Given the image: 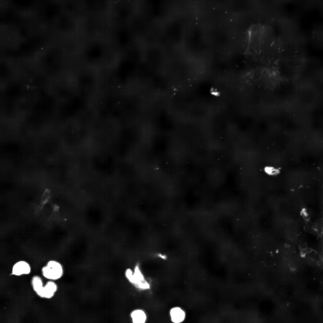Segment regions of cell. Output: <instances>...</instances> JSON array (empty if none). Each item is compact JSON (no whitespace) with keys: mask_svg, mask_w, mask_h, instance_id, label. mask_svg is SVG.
Masks as SVG:
<instances>
[{"mask_svg":"<svg viewBox=\"0 0 323 323\" xmlns=\"http://www.w3.org/2000/svg\"><path fill=\"white\" fill-rule=\"evenodd\" d=\"M266 172L268 174L271 175H275L277 174L279 172L278 170L272 167H268L265 169Z\"/></svg>","mask_w":323,"mask_h":323,"instance_id":"7","label":"cell"},{"mask_svg":"<svg viewBox=\"0 0 323 323\" xmlns=\"http://www.w3.org/2000/svg\"><path fill=\"white\" fill-rule=\"evenodd\" d=\"M43 276L51 280H57L62 276L63 270L62 265L55 261H50L42 269Z\"/></svg>","mask_w":323,"mask_h":323,"instance_id":"1","label":"cell"},{"mask_svg":"<svg viewBox=\"0 0 323 323\" xmlns=\"http://www.w3.org/2000/svg\"><path fill=\"white\" fill-rule=\"evenodd\" d=\"M170 314L172 321L176 323L182 322L185 317L184 311L178 307L172 308L170 311Z\"/></svg>","mask_w":323,"mask_h":323,"instance_id":"4","label":"cell"},{"mask_svg":"<svg viewBox=\"0 0 323 323\" xmlns=\"http://www.w3.org/2000/svg\"><path fill=\"white\" fill-rule=\"evenodd\" d=\"M131 317L133 323H144L146 320V315L143 310H137L133 311Z\"/></svg>","mask_w":323,"mask_h":323,"instance_id":"5","label":"cell"},{"mask_svg":"<svg viewBox=\"0 0 323 323\" xmlns=\"http://www.w3.org/2000/svg\"><path fill=\"white\" fill-rule=\"evenodd\" d=\"M32 283L34 290L41 297L44 287L41 278L38 276H34L32 279Z\"/></svg>","mask_w":323,"mask_h":323,"instance_id":"6","label":"cell"},{"mask_svg":"<svg viewBox=\"0 0 323 323\" xmlns=\"http://www.w3.org/2000/svg\"><path fill=\"white\" fill-rule=\"evenodd\" d=\"M57 290L56 284L52 281H49L44 286L41 297L50 298L53 296Z\"/></svg>","mask_w":323,"mask_h":323,"instance_id":"3","label":"cell"},{"mask_svg":"<svg viewBox=\"0 0 323 323\" xmlns=\"http://www.w3.org/2000/svg\"><path fill=\"white\" fill-rule=\"evenodd\" d=\"M31 268L29 264L24 261H21L16 263L13 265L12 269V274L19 276L29 274Z\"/></svg>","mask_w":323,"mask_h":323,"instance_id":"2","label":"cell"}]
</instances>
